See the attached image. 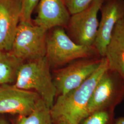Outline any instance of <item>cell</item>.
I'll use <instances>...</instances> for the list:
<instances>
[{"instance_id":"6da1fadb","label":"cell","mask_w":124,"mask_h":124,"mask_svg":"<svg viewBox=\"0 0 124 124\" xmlns=\"http://www.w3.org/2000/svg\"><path fill=\"white\" fill-rule=\"evenodd\" d=\"M108 68L106 58L102 57L97 70L80 86L64 95H60L51 108L53 121L62 119L72 124H79L87 117L90 99L99 80Z\"/></svg>"},{"instance_id":"7a4b0ae2","label":"cell","mask_w":124,"mask_h":124,"mask_svg":"<svg viewBox=\"0 0 124 124\" xmlns=\"http://www.w3.org/2000/svg\"><path fill=\"white\" fill-rule=\"evenodd\" d=\"M14 85L25 90H35L50 109L53 106L57 90L46 57L23 63Z\"/></svg>"},{"instance_id":"3957f363","label":"cell","mask_w":124,"mask_h":124,"mask_svg":"<svg viewBox=\"0 0 124 124\" xmlns=\"http://www.w3.org/2000/svg\"><path fill=\"white\" fill-rule=\"evenodd\" d=\"M98 57L101 56L94 46L76 43L61 28L55 30L46 39V57L50 65H62L77 59Z\"/></svg>"},{"instance_id":"277c9868","label":"cell","mask_w":124,"mask_h":124,"mask_svg":"<svg viewBox=\"0 0 124 124\" xmlns=\"http://www.w3.org/2000/svg\"><path fill=\"white\" fill-rule=\"evenodd\" d=\"M47 31L31 22L20 21L10 52L23 61L44 58L46 54Z\"/></svg>"},{"instance_id":"5b68a950","label":"cell","mask_w":124,"mask_h":124,"mask_svg":"<svg viewBox=\"0 0 124 124\" xmlns=\"http://www.w3.org/2000/svg\"><path fill=\"white\" fill-rule=\"evenodd\" d=\"M124 100V80L108 68L99 80L88 105L89 115L95 111L115 109Z\"/></svg>"},{"instance_id":"8992f818","label":"cell","mask_w":124,"mask_h":124,"mask_svg":"<svg viewBox=\"0 0 124 124\" xmlns=\"http://www.w3.org/2000/svg\"><path fill=\"white\" fill-rule=\"evenodd\" d=\"M102 59L101 57L81 58L61 69L53 81L57 93L62 95L78 87L97 70Z\"/></svg>"},{"instance_id":"52a82bcc","label":"cell","mask_w":124,"mask_h":124,"mask_svg":"<svg viewBox=\"0 0 124 124\" xmlns=\"http://www.w3.org/2000/svg\"><path fill=\"white\" fill-rule=\"evenodd\" d=\"M104 0H94L83 11L73 14L69 24L71 35L78 44L93 46L99 22L98 13Z\"/></svg>"},{"instance_id":"ba28073f","label":"cell","mask_w":124,"mask_h":124,"mask_svg":"<svg viewBox=\"0 0 124 124\" xmlns=\"http://www.w3.org/2000/svg\"><path fill=\"white\" fill-rule=\"evenodd\" d=\"M40 98L36 92L19 88L14 85H0V114L29 115Z\"/></svg>"},{"instance_id":"9c48e42d","label":"cell","mask_w":124,"mask_h":124,"mask_svg":"<svg viewBox=\"0 0 124 124\" xmlns=\"http://www.w3.org/2000/svg\"><path fill=\"white\" fill-rule=\"evenodd\" d=\"M21 14V0H0V51H11Z\"/></svg>"},{"instance_id":"30bf717a","label":"cell","mask_w":124,"mask_h":124,"mask_svg":"<svg viewBox=\"0 0 124 124\" xmlns=\"http://www.w3.org/2000/svg\"><path fill=\"white\" fill-rule=\"evenodd\" d=\"M124 16V5L119 0H111L102 8L93 46L101 57H104L115 24Z\"/></svg>"},{"instance_id":"8fae6325","label":"cell","mask_w":124,"mask_h":124,"mask_svg":"<svg viewBox=\"0 0 124 124\" xmlns=\"http://www.w3.org/2000/svg\"><path fill=\"white\" fill-rule=\"evenodd\" d=\"M39 3L36 25L48 31L69 23L70 16L63 0H40Z\"/></svg>"},{"instance_id":"7c38bea8","label":"cell","mask_w":124,"mask_h":124,"mask_svg":"<svg viewBox=\"0 0 124 124\" xmlns=\"http://www.w3.org/2000/svg\"><path fill=\"white\" fill-rule=\"evenodd\" d=\"M104 57L108 69L117 72L124 80V16L115 24Z\"/></svg>"},{"instance_id":"4fadbf2b","label":"cell","mask_w":124,"mask_h":124,"mask_svg":"<svg viewBox=\"0 0 124 124\" xmlns=\"http://www.w3.org/2000/svg\"><path fill=\"white\" fill-rule=\"evenodd\" d=\"M23 61L11 52L0 51V85L15 82Z\"/></svg>"},{"instance_id":"5bb4252c","label":"cell","mask_w":124,"mask_h":124,"mask_svg":"<svg viewBox=\"0 0 124 124\" xmlns=\"http://www.w3.org/2000/svg\"><path fill=\"white\" fill-rule=\"evenodd\" d=\"M51 109L40 98L29 115L18 116L16 124H53Z\"/></svg>"},{"instance_id":"9a60e30c","label":"cell","mask_w":124,"mask_h":124,"mask_svg":"<svg viewBox=\"0 0 124 124\" xmlns=\"http://www.w3.org/2000/svg\"><path fill=\"white\" fill-rule=\"evenodd\" d=\"M115 109L95 111L89 114L79 124H115Z\"/></svg>"},{"instance_id":"2e32d148","label":"cell","mask_w":124,"mask_h":124,"mask_svg":"<svg viewBox=\"0 0 124 124\" xmlns=\"http://www.w3.org/2000/svg\"><path fill=\"white\" fill-rule=\"evenodd\" d=\"M94 0H65L64 3L69 12L72 15L87 8Z\"/></svg>"},{"instance_id":"e0dca14e","label":"cell","mask_w":124,"mask_h":124,"mask_svg":"<svg viewBox=\"0 0 124 124\" xmlns=\"http://www.w3.org/2000/svg\"><path fill=\"white\" fill-rule=\"evenodd\" d=\"M22 14L20 21L31 23L32 13L39 0H21Z\"/></svg>"},{"instance_id":"ac0fdd59","label":"cell","mask_w":124,"mask_h":124,"mask_svg":"<svg viewBox=\"0 0 124 124\" xmlns=\"http://www.w3.org/2000/svg\"><path fill=\"white\" fill-rule=\"evenodd\" d=\"M115 124H124V116L115 118Z\"/></svg>"},{"instance_id":"d6986e66","label":"cell","mask_w":124,"mask_h":124,"mask_svg":"<svg viewBox=\"0 0 124 124\" xmlns=\"http://www.w3.org/2000/svg\"><path fill=\"white\" fill-rule=\"evenodd\" d=\"M54 122H56V124H72L66 120L62 119H58L54 121Z\"/></svg>"},{"instance_id":"ffe728a7","label":"cell","mask_w":124,"mask_h":124,"mask_svg":"<svg viewBox=\"0 0 124 124\" xmlns=\"http://www.w3.org/2000/svg\"><path fill=\"white\" fill-rule=\"evenodd\" d=\"M0 124H9L4 119H0Z\"/></svg>"}]
</instances>
